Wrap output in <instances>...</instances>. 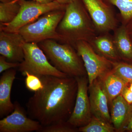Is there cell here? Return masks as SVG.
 Here are the masks:
<instances>
[{
    "label": "cell",
    "mask_w": 132,
    "mask_h": 132,
    "mask_svg": "<svg viewBox=\"0 0 132 132\" xmlns=\"http://www.w3.org/2000/svg\"><path fill=\"white\" fill-rule=\"evenodd\" d=\"M43 87L26 104L28 117L43 126L67 121L73 110L77 91L75 77L39 76Z\"/></svg>",
    "instance_id": "6da1fadb"
},
{
    "label": "cell",
    "mask_w": 132,
    "mask_h": 132,
    "mask_svg": "<svg viewBox=\"0 0 132 132\" xmlns=\"http://www.w3.org/2000/svg\"><path fill=\"white\" fill-rule=\"evenodd\" d=\"M62 43L74 46L79 41L90 42L98 34L94 24L80 0L66 5L64 16L57 27Z\"/></svg>",
    "instance_id": "7a4b0ae2"
},
{
    "label": "cell",
    "mask_w": 132,
    "mask_h": 132,
    "mask_svg": "<svg viewBox=\"0 0 132 132\" xmlns=\"http://www.w3.org/2000/svg\"><path fill=\"white\" fill-rule=\"evenodd\" d=\"M57 41L47 40L38 45L52 65L59 71L71 77L83 76L86 72L84 63L75 48Z\"/></svg>",
    "instance_id": "3957f363"
},
{
    "label": "cell",
    "mask_w": 132,
    "mask_h": 132,
    "mask_svg": "<svg viewBox=\"0 0 132 132\" xmlns=\"http://www.w3.org/2000/svg\"><path fill=\"white\" fill-rule=\"evenodd\" d=\"M65 10H58L46 13L36 21L21 28L18 31L26 42L39 43L43 41L53 39L61 43L62 39L57 32Z\"/></svg>",
    "instance_id": "277c9868"
},
{
    "label": "cell",
    "mask_w": 132,
    "mask_h": 132,
    "mask_svg": "<svg viewBox=\"0 0 132 132\" xmlns=\"http://www.w3.org/2000/svg\"><path fill=\"white\" fill-rule=\"evenodd\" d=\"M23 47L24 60L18 67L22 75L28 72L38 76L50 75L61 78L69 76L49 62L46 55L37 43L25 42Z\"/></svg>",
    "instance_id": "5b68a950"
},
{
    "label": "cell",
    "mask_w": 132,
    "mask_h": 132,
    "mask_svg": "<svg viewBox=\"0 0 132 132\" xmlns=\"http://www.w3.org/2000/svg\"><path fill=\"white\" fill-rule=\"evenodd\" d=\"M18 2L20 9L17 16L9 24H1V31L18 32L22 27L36 21L47 12L58 10H65L67 5H62L55 1L46 3L26 0H20Z\"/></svg>",
    "instance_id": "8992f818"
},
{
    "label": "cell",
    "mask_w": 132,
    "mask_h": 132,
    "mask_svg": "<svg viewBox=\"0 0 132 132\" xmlns=\"http://www.w3.org/2000/svg\"><path fill=\"white\" fill-rule=\"evenodd\" d=\"M74 47L83 61L88 76L89 86L95 80L112 69L113 62L97 53L89 43L78 42Z\"/></svg>",
    "instance_id": "52a82bcc"
},
{
    "label": "cell",
    "mask_w": 132,
    "mask_h": 132,
    "mask_svg": "<svg viewBox=\"0 0 132 132\" xmlns=\"http://www.w3.org/2000/svg\"><path fill=\"white\" fill-rule=\"evenodd\" d=\"M93 22L98 34L110 32L119 26L111 6L104 0H80Z\"/></svg>",
    "instance_id": "ba28073f"
},
{
    "label": "cell",
    "mask_w": 132,
    "mask_h": 132,
    "mask_svg": "<svg viewBox=\"0 0 132 132\" xmlns=\"http://www.w3.org/2000/svg\"><path fill=\"white\" fill-rule=\"evenodd\" d=\"M77 91L73 110L67 121L75 127H81L90 122L92 112L86 78L83 76L75 77Z\"/></svg>",
    "instance_id": "9c48e42d"
},
{
    "label": "cell",
    "mask_w": 132,
    "mask_h": 132,
    "mask_svg": "<svg viewBox=\"0 0 132 132\" xmlns=\"http://www.w3.org/2000/svg\"><path fill=\"white\" fill-rule=\"evenodd\" d=\"M14 109L0 120V132H39L43 126L38 121L27 116V112L19 102H14Z\"/></svg>",
    "instance_id": "30bf717a"
},
{
    "label": "cell",
    "mask_w": 132,
    "mask_h": 132,
    "mask_svg": "<svg viewBox=\"0 0 132 132\" xmlns=\"http://www.w3.org/2000/svg\"><path fill=\"white\" fill-rule=\"evenodd\" d=\"M26 41L18 32H0V54L8 61L21 63L23 61V45Z\"/></svg>",
    "instance_id": "8fae6325"
},
{
    "label": "cell",
    "mask_w": 132,
    "mask_h": 132,
    "mask_svg": "<svg viewBox=\"0 0 132 132\" xmlns=\"http://www.w3.org/2000/svg\"><path fill=\"white\" fill-rule=\"evenodd\" d=\"M90 108L94 117L108 123L111 121L108 108L109 100L101 81L94 80L89 86Z\"/></svg>",
    "instance_id": "7c38bea8"
},
{
    "label": "cell",
    "mask_w": 132,
    "mask_h": 132,
    "mask_svg": "<svg viewBox=\"0 0 132 132\" xmlns=\"http://www.w3.org/2000/svg\"><path fill=\"white\" fill-rule=\"evenodd\" d=\"M16 75L14 68L3 73L0 78V118H3L12 113L14 104L11 100V90Z\"/></svg>",
    "instance_id": "4fadbf2b"
},
{
    "label": "cell",
    "mask_w": 132,
    "mask_h": 132,
    "mask_svg": "<svg viewBox=\"0 0 132 132\" xmlns=\"http://www.w3.org/2000/svg\"><path fill=\"white\" fill-rule=\"evenodd\" d=\"M110 33L98 34L89 43L98 54L113 62L120 61L121 59L116 48L113 35Z\"/></svg>",
    "instance_id": "5bb4252c"
},
{
    "label": "cell",
    "mask_w": 132,
    "mask_h": 132,
    "mask_svg": "<svg viewBox=\"0 0 132 132\" xmlns=\"http://www.w3.org/2000/svg\"><path fill=\"white\" fill-rule=\"evenodd\" d=\"M111 103V121L116 130H122L128 119L130 105L121 94L114 99Z\"/></svg>",
    "instance_id": "9a60e30c"
},
{
    "label": "cell",
    "mask_w": 132,
    "mask_h": 132,
    "mask_svg": "<svg viewBox=\"0 0 132 132\" xmlns=\"http://www.w3.org/2000/svg\"><path fill=\"white\" fill-rule=\"evenodd\" d=\"M113 32L114 42L120 59L132 62V42L126 26L121 24Z\"/></svg>",
    "instance_id": "2e32d148"
},
{
    "label": "cell",
    "mask_w": 132,
    "mask_h": 132,
    "mask_svg": "<svg viewBox=\"0 0 132 132\" xmlns=\"http://www.w3.org/2000/svg\"><path fill=\"white\" fill-rule=\"evenodd\" d=\"M102 83L108 97L109 102L121 94L127 82L112 70L100 77Z\"/></svg>",
    "instance_id": "e0dca14e"
},
{
    "label": "cell",
    "mask_w": 132,
    "mask_h": 132,
    "mask_svg": "<svg viewBox=\"0 0 132 132\" xmlns=\"http://www.w3.org/2000/svg\"><path fill=\"white\" fill-rule=\"evenodd\" d=\"M20 9L18 2L0 3L1 24H6L12 22L16 18Z\"/></svg>",
    "instance_id": "ac0fdd59"
},
{
    "label": "cell",
    "mask_w": 132,
    "mask_h": 132,
    "mask_svg": "<svg viewBox=\"0 0 132 132\" xmlns=\"http://www.w3.org/2000/svg\"><path fill=\"white\" fill-rule=\"evenodd\" d=\"M120 11L121 24L126 25L132 19V0H107Z\"/></svg>",
    "instance_id": "d6986e66"
},
{
    "label": "cell",
    "mask_w": 132,
    "mask_h": 132,
    "mask_svg": "<svg viewBox=\"0 0 132 132\" xmlns=\"http://www.w3.org/2000/svg\"><path fill=\"white\" fill-rule=\"evenodd\" d=\"M78 130L82 132H113L115 129L110 123L93 116L89 123L79 128Z\"/></svg>",
    "instance_id": "ffe728a7"
},
{
    "label": "cell",
    "mask_w": 132,
    "mask_h": 132,
    "mask_svg": "<svg viewBox=\"0 0 132 132\" xmlns=\"http://www.w3.org/2000/svg\"><path fill=\"white\" fill-rule=\"evenodd\" d=\"M112 71L127 83L132 82V64L124 62H113Z\"/></svg>",
    "instance_id": "44dd1931"
},
{
    "label": "cell",
    "mask_w": 132,
    "mask_h": 132,
    "mask_svg": "<svg viewBox=\"0 0 132 132\" xmlns=\"http://www.w3.org/2000/svg\"><path fill=\"white\" fill-rule=\"evenodd\" d=\"M67 121H60L48 126H43L39 132H73L79 131Z\"/></svg>",
    "instance_id": "7402d4cb"
},
{
    "label": "cell",
    "mask_w": 132,
    "mask_h": 132,
    "mask_svg": "<svg viewBox=\"0 0 132 132\" xmlns=\"http://www.w3.org/2000/svg\"><path fill=\"white\" fill-rule=\"evenodd\" d=\"M26 76L25 85L27 89L34 93L40 90L43 87V83L39 76L28 72L24 74Z\"/></svg>",
    "instance_id": "603a6c76"
},
{
    "label": "cell",
    "mask_w": 132,
    "mask_h": 132,
    "mask_svg": "<svg viewBox=\"0 0 132 132\" xmlns=\"http://www.w3.org/2000/svg\"><path fill=\"white\" fill-rule=\"evenodd\" d=\"M19 62H12L8 61L6 57L3 55L0 56V73L10 69L18 68L20 66Z\"/></svg>",
    "instance_id": "cb8c5ba5"
},
{
    "label": "cell",
    "mask_w": 132,
    "mask_h": 132,
    "mask_svg": "<svg viewBox=\"0 0 132 132\" xmlns=\"http://www.w3.org/2000/svg\"><path fill=\"white\" fill-rule=\"evenodd\" d=\"M128 104H132V92L127 86L125 88L121 94Z\"/></svg>",
    "instance_id": "d4e9b609"
},
{
    "label": "cell",
    "mask_w": 132,
    "mask_h": 132,
    "mask_svg": "<svg viewBox=\"0 0 132 132\" xmlns=\"http://www.w3.org/2000/svg\"><path fill=\"white\" fill-rule=\"evenodd\" d=\"M123 129L125 130L132 131V104L130 105L129 116L127 121Z\"/></svg>",
    "instance_id": "484cf974"
},
{
    "label": "cell",
    "mask_w": 132,
    "mask_h": 132,
    "mask_svg": "<svg viewBox=\"0 0 132 132\" xmlns=\"http://www.w3.org/2000/svg\"><path fill=\"white\" fill-rule=\"evenodd\" d=\"M127 32L132 42V19L126 26Z\"/></svg>",
    "instance_id": "4316f807"
},
{
    "label": "cell",
    "mask_w": 132,
    "mask_h": 132,
    "mask_svg": "<svg viewBox=\"0 0 132 132\" xmlns=\"http://www.w3.org/2000/svg\"><path fill=\"white\" fill-rule=\"evenodd\" d=\"M55 1L62 5H67L74 0H53Z\"/></svg>",
    "instance_id": "83f0119b"
},
{
    "label": "cell",
    "mask_w": 132,
    "mask_h": 132,
    "mask_svg": "<svg viewBox=\"0 0 132 132\" xmlns=\"http://www.w3.org/2000/svg\"><path fill=\"white\" fill-rule=\"evenodd\" d=\"M19 1H20V0H14L13 2H17ZM32 1H35L41 3H46L51 2L53 1V0H32Z\"/></svg>",
    "instance_id": "f1b7e54d"
},
{
    "label": "cell",
    "mask_w": 132,
    "mask_h": 132,
    "mask_svg": "<svg viewBox=\"0 0 132 132\" xmlns=\"http://www.w3.org/2000/svg\"><path fill=\"white\" fill-rule=\"evenodd\" d=\"M14 0H0L1 2L6 3H10L14 1Z\"/></svg>",
    "instance_id": "f546056e"
},
{
    "label": "cell",
    "mask_w": 132,
    "mask_h": 132,
    "mask_svg": "<svg viewBox=\"0 0 132 132\" xmlns=\"http://www.w3.org/2000/svg\"><path fill=\"white\" fill-rule=\"evenodd\" d=\"M129 89L132 92V82L130 83V87H129Z\"/></svg>",
    "instance_id": "4dcf8cb0"
}]
</instances>
